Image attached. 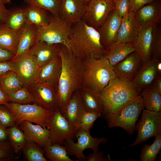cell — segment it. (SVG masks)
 <instances>
[{
    "mask_svg": "<svg viewBox=\"0 0 161 161\" xmlns=\"http://www.w3.org/2000/svg\"><path fill=\"white\" fill-rule=\"evenodd\" d=\"M59 55L62 61V69L57 91L58 107L62 108L75 91L82 87V61L73 54L71 49L61 44Z\"/></svg>",
    "mask_w": 161,
    "mask_h": 161,
    "instance_id": "obj_1",
    "label": "cell"
},
{
    "mask_svg": "<svg viewBox=\"0 0 161 161\" xmlns=\"http://www.w3.org/2000/svg\"><path fill=\"white\" fill-rule=\"evenodd\" d=\"M70 38L71 50L82 61L103 56L105 49L101 43L99 32L84 21L72 25Z\"/></svg>",
    "mask_w": 161,
    "mask_h": 161,
    "instance_id": "obj_2",
    "label": "cell"
},
{
    "mask_svg": "<svg viewBox=\"0 0 161 161\" xmlns=\"http://www.w3.org/2000/svg\"><path fill=\"white\" fill-rule=\"evenodd\" d=\"M100 94L103 106L102 114L105 116L140 93L133 87L131 82L123 81L116 76L110 80Z\"/></svg>",
    "mask_w": 161,
    "mask_h": 161,
    "instance_id": "obj_3",
    "label": "cell"
},
{
    "mask_svg": "<svg viewBox=\"0 0 161 161\" xmlns=\"http://www.w3.org/2000/svg\"><path fill=\"white\" fill-rule=\"evenodd\" d=\"M82 61L83 87L100 93L111 80L116 77L113 66L104 56L90 58Z\"/></svg>",
    "mask_w": 161,
    "mask_h": 161,
    "instance_id": "obj_4",
    "label": "cell"
},
{
    "mask_svg": "<svg viewBox=\"0 0 161 161\" xmlns=\"http://www.w3.org/2000/svg\"><path fill=\"white\" fill-rule=\"evenodd\" d=\"M144 109L140 94L126 102L115 111L104 116L108 127H120L129 134H132L135 130L136 122Z\"/></svg>",
    "mask_w": 161,
    "mask_h": 161,
    "instance_id": "obj_5",
    "label": "cell"
},
{
    "mask_svg": "<svg viewBox=\"0 0 161 161\" xmlns=\"http://www.w3.org/2000/svg\"><path fill=\"white\" fill-rule=\"evenodd\" d=\"M72 25L59 17L49 16L48 24L38 30L36 43L42 41L50 44H60L71 49L70 37Z\"/></svg>",
    "mask_w": 161,
    "mask_h": 161,
    "instance_id": "obj_6",
    "label": "cell"
},
{
    "mask_svg": "<svg viewBox=\"0 0 161 161\" xmlns=\"http://www.w3.org/2000/svg\"><path fill=\"white\" fill-rule=\"evenodd\" d=\"M5 105L14 115L15 125L17 126L26 120L46 128L47 120L54 112L35 103L32 104H22L9 102Z\"/></svg>",
    "mask_w": 161,
    "mask_h": 161,
    "instance_id": "obj_7",
    "label": "cell"
},
{
    "mask_svg": "<svg viewBox=\"0 0 161 161\" xmlns=\"http://www.w3.org/2000/svg\"><path fill=\"white\" fill-rule=\"evenodd\" d=\"M78 139L75 143L73 139L66 140L64 145L68 155L75 156L77 161H86V157L83 154L84 151L87 148L92 149L94 152L98 151V147L101 143H105L108 141L104 137H94L92 136L90 131L78 129L75 133Z\"/></svg>",
    "mask_w": 161,
    "mask_h": 161,
    "instance_id": "obj_8",
    "label": "cell"
},
{
    "mask_svg": "<svg viewBox=\"0 0 161 161\" xmlns=\"http://www.w3.org/2000/svg\"><path fill=\"white\" fill-rule=\"evenodd\" d=\"M135 129L138 131L137 138L128 147L136 146L161 134V112L150 111L144 108L141 119L135 125Z\"/></svg>",
    "mask_w": 161,
    "mask_h": 161,
    "instance_id": "obj_9",
    "label": "cell"
},
{
    "mask_svg": "<svg viewBox=\"0 0 161 161\" xmlns=\"http://www.w3.org/2000/svg\"><path fill=\"white\" fill-rule=\"evenodd\" d=\"M114 4V0H90L86 4L82 20L97 30L112 12Z\"/></svg>",
    "mask_w": 161,
    "mask_h": 161,
    "instance_id": "obj_10",
    "label": "cell"
},
{
    "mask_svg": "<svg viewBox=\"0 0 161 161\" xmlns=\"http://www.w3.org/2000/svg\"><path fill=\"white\" fill-rule=\"evenodd\" d=\"M27 87L35 103L51 112L59 108L57 88L53 84L38 80Z\"/></svg>",
    "mask_w": 161,
    "mask_h": 161,
    "instance_id": "obj_11",
    "label": "cell"
},
{
    "mask_svg": "<svg viewBox=\"0 0 161 161\" xmlns=\"http://www.w3.org/2000/svg\"><path fill=\"white\" fill-rule=\"evenodd\" d=\"M47 128L49 131L52 144L63 145L66 140L75 139L73 128L57 109L46 123Z\"/></svg>",
    "mask_w": 161,
    "mask_h": 161,
    "instance_id": "obj_12",
    "label": "cell"
},
{
    "mask_svg": "<svg viewBox=\"0 0 161 161\" xmlns=\"http://www.w3.org/2000/svg\"><path fill=\"white\" fill-rule=\"evenodd\" d=\"M14 70L27 87L38 80L41 67L38 64L30 50L25 54L11 61Z\"/></svg>",
    "mask_w": 161,
    "mask_h": 161,
    "instance_id": "obj_13",
    "label": "cell"
},
{
    "mask_svg": "<svg viewBox=\"0 0 161 161\" xmlns=\"http://www.w3.org/2000/svg\"><path fill=\"white\" fill-rule=\"evenodd\" d=\"M60 109L61 114L68 121L75 133L82 116L86 111L80 90L75 91L67 103Z\"/></svg>",
    "mask_w": 161,
    "mask_h": 161,
    "instance_id": "obj_14",
    "label": "cell"
},
{
    "mask_svg": "<svg viewBox=\"0 0 161 161\" xmlns=\"http://www.w3.org/2000/svg\"><path fill=\"white\" fill-rule=\"evenodd\" d=\"M135 15L141 30L160 24L161 21V0H155L143 6L137 10Z\"/></svg>",
    "mask_w": 161,
    "mask_h": 161,
    "instance_id": "obj_15",
    "label": "cell"
},
{
    "mask_svg": "<svg viewBox=\"0 0 161 161\" xmlns=\"http://www.w3.org/2000/svg\"><path fill=\"white\" fill-rule=\"evenodd\" d=\"M152 58L142 63L131 83L133 87L140 93L145 88L151 85L158 74L157 64L159 60Z\"/></svg>",
    "mask_w": 161,
    "mask_h": 161,
    "instance_id": "obj_16",
    "label": "cell"
},
{
    "mask_svg": "<svg viewBox=\"0 0 161 161\" xmlns=\"http://www.w3.org/2000/svg\"><path fill=\"white\" fill-rule=\"evenodd\" d=\"M142 63L136 51L133 52L113 66L117 77L123 81L131 82L134 79Z\"/></svg>",
    "mask_w": 161,
    "mask_h": 161,
    "instance_id": "obj_17",
    "label": "cell"
},
{
    "mask_svg": "<svg viewBox=\"0 0 161 161\" xmlns=\"http://www.w3.org/2000/svg\"><path fill=\"white\" fill-rule=\"evenodd\" d=\"M19 126L27 141L34 142L43 148L52 145L50 133L47 128L26 120Z\"/></svg>",
    "mask_w": 161,
    "mask_h": 161,
    "instance_id": "obj_18",
    "label": "cell"
},
{
    "mask_svg": "<svg viewBox=\"0 0 161 161\" xmlns=\"http://www.w3.org/2000/svg\"><path fill=\"white\" fill-rule=\"evenodd\" d=\"M141 29L135 13H129L121 18L116 41L134 44L138 39Z\"/></svg>",
    "mask_w": 161,
    "mask_h": 161,
    "instance_id": "obj_19",
    "label": "cell"
},
{
    "mask_svg": "<svg viewBox=\"0 0 161 161\" xmlns=\"http://www.w3.org/2000/svg\"><path fill=\"white\" fill-rule=\"evenodd\" d=\"M121 18L114 10L104 23L97 30L101 43L105 49L117 41Z\"/></svg>",
    "mask_w": 161,
    "mask_h": 161,
    "instance_id": "obj_20",
    "label": "cell"
},
{
    "mask_svg": "<svg viewBox=\"0 0 161 161\" xmlns=\"http://www.w3.org/2000/svg\"><path fill=\"white\" fill-rule=\"evenodd\" d=\"M86 4L83 0H61L59 17L73 24L82 20Z\"/></svg>",
    "mask_w": 161,
    "mask_h": 161,
    "instance_id": "obj_21",
    "label": "cell"
},
{
    "mask_svg": "<svg viewBox=\"0 0 161 161\" xmlns=\"http://www.w3.org/2000/svg\"><path fill=\"white\" fill-rule=\"evenodd\" d=\"M61 45L60 44H50L39 41L30 50L38 65L41 67L59 55Z\"/></svg>",
    "mask_w": 161,
    "mask_h": 161,
    "instance_id": "obj_22",
    "label": "cell"
},
{
    "mask_svg": "<svg viewBox=\"0 0 161 161\" xmlns=\"http://www.w3.org/2000/svg\"><path fill=\"white\" fill-rule=\"evenodd\" d=\"M38 33V28L35 25L27 24L25 25L20 31L16 52L12 60L30 50L36 42Z\"/></svg>",
    "mask_w": 161,
    "mask_h": 161,
    "instance_id": "obj_23",
    "label": "cell"
},
{
    "mask_svg": "<svg viewBox=\"0 0 161 161\" xmlns=\"http://www.w3.org/2000/svg\"><path fill=\"white\" fill-rule=\"evenodd\" d=\"M153 26H149L141 30L139 36L134 44L136 51L142 64L151 59L152 43Z\"/></svg>",
    "mask_w": 161,
    "mask_h": 161,
    "instance_id": "obj_24",
    "label": "cell"
},
{
    "mask_svg": "<svg viewBox=\"0 0 161 161\" xmlns=\"http://www.w3.org/2000/svg\"><path fill=\"white\" fill-rule=\"evenodd\" d=\"M134 51V44L116 41L105 49L103 56L110 64L114 66Z\"/></svg>",
    "mask_w": 161,
    "mask_h": 161,
    "instance_id": "obj_25",
    "label": "cell"
},
{
    "mask_svg": "<svg viewBox=\"0 0 161 161\" xmlns=\"http://www.w3.org/2000/svg\"><path fill=\"white\" fill-rule=\"evenodd\" d=\"M62 65L61 60L60 56L58 55L54 58L41 67L38 80L51 83L57 88Z\"/></svg>",
    "mask_w": 161,
    "mask_h": 161,
    "instance_id": "obj_26",
    "label": "cell"
},
{
    "mask_svg": "<svg viewBox=\"0 0 161 161\" xmlns=\"http://www.w3.org/2000/svg\"><path fill=\"white\" fill-rule=\"evenodd\" d=\"M80 92L86 111L102 114L103 106L100 93L83 86Z\"/></svg>",
    "mask_w": 161,
    "mask_h": 161,
    "instance_id": "obj_27",
    "label": "cell"
},
{
    "mask_svg": "<svg viewBox=\"0 0 161 161\" xmlns=\"http://www.w3.org/2000/svg\"><path fill=\"white\" fill-rule=\"evenodd\" d=\"M27 24L35 25L38 30L48 23L49 16L46 10L40 7L28 4L24 7Z\"/></svg>",
    "mask_w": 161,
    "mask_h": 161,
    "instance_id": "obj_28",
    "label": "cell"
},
{
    "mask_svg": "<svg viewBox=\"0 0 161 161\" xmlns=\"http://www.w3.org/2000/svg\"><path fill=\"white\" fill-rule=\"evenodd\" d=\"M144 108L156 112L161 111V94L151 85L144 89L140 92Z\"/></svg>",
    "mask_w": 161,
    "mask_h": 161,
    "instance_id": "obj_29",
    "label": "cell"
},
{
    "mask_svg": "<svg viewBox=\"0 0 161 161\" xmlns=\"http://www.w3.org/2000/svg\"><path fill=\"white\" fill-rule=\"evenodd\" d=\"M20 31L14 30L5 25L0 30V47L15 55Z\"/></svg>",
    "mask_w": 161,
    "mask_h": 161,
    "instance_id": "obj_30",
    "label": "cell"
},
{
    "mask_svg": "<svg viewBox=\"0 0 161 161\" xmlns=\"http://www.w3.org/2000/svg\"><path fill=\"white\" fill-rule=\"evenodd\" d=\"M23 85L19 77L13 71L8 72L0 76V87L8 96Z\"/></svg>",
    "mask_w": 161,
    "mask_h": 161,
    "instance_id": "obj_31",
    "label": "cell"
},
{
    "mask_svg": "<svg viewBox=\"0 0 161 161\" xmlns=\"http://www.w3.org/2000/svg\"><path fill=\"white\" fill-rule=\"evenodd\" d=\"M26 23L24 7H19L9 10V14L5 24L6 26L13 30L20 31Z\"/></svg>",
    "mask_w": 161,
    "mask_h": 161,
    "instance_id": "obj_32",
    "label": "cell"
},
{
    "mask_svg": "<svg viewBox=\"0 0 161 161\" xmlns=\"http://www.w3.org/2000/svg\"><path fill=\"white\" fill-rule=\"evenodd\" d=\"M8 140L14 153L22 150L27 140L22 131L15 125L7 128Z\"/></svg>",
    "mask_w": 161,
    "mask_h": 161,
    "instance_id": "obj_33",
    "label": "cell"
},
{
    "mask_svg": "<svg viewBox=\"0 0 161 161\" xmlns=\"http://www.w3.org/2000/svg\"><path fill=\"white\" fill-rule=\"evenodd\" d=\"M63 145L55 144L43 148L45 157L51 161H74L69 157Z\"/></svg>",
    "mask_w": 161,
    "mask_h": 161,
    "instance_id": "obj_34",
    "label": "cell"
},
{
    "mask_svg": "<svg viewBox=\"0 0 161 161\" xmlns=\"http://www.w3.org/2000/svg\"><path fill=\"white\" fill-rule=\"evenodd\" d=\"M154 143L151 145L144 144L141 151L140 160L155 161L161 148V134L155 136Z\"/></svg>",
    "mask_w": 161,
    "mask_h": 161,
    "instance_id": "obj_35",
    "label": "cell"
},
{
    "mask_svg": "<svg viewBox=\"0 0 161 161\" xmlns=\"http://www.w3.org/2000/svg\"><path fill=\"white\" fill-rule=\"evenodd\" d=\"M22 150L28 161H47L44 156L43 148L37 143L27 141Z\"/></svg>",
    "mask_w": 161,
    "mask_h": 161,
    "instance_id": "obj_36",
    "label": "cell"
},
{
    "mask_svg": "<svg viewBox=\"0 0 161 161\" xmlns=\"http://www.w3.org/2000/svg\"><path fill=\"white\" fill-rule=\"evenodd\" d=\"M28 4L37 6L59 17L61 0H24Z\"/></svg>",
    "mask_w": 161,
    "mask_h": 161,
    "instance_id": "obj_37",
    "label": "cell"
},
{
    "mask_svg": "<svg viewBox=\"0 0 161 161\" xmlns=\"http://www.w3.org/2000/svg\"><path fill=\"white\" fill-rule=\"evenodd\" d=\"M9 101L20 104L34 102L33 97L27 87L23 86L9 96Z\"/></svg>",
    "mask_w": 161,
    "mask_h": 161,
    "instance_id": "obj_38",
    "label": "cell"
},
{
    "mask_svg": "<svg viewBox=\"0 0 161 161\" xmlns=\"http://www.w3.org/2000/svg\"><path fill=\"white\" fill-rule=\"evenodd\" d=\"M161 60V27L160 24L153 27L151 57Z\"/></svg>",
    "mask_w": 161,
    "mask_h": 161,
    "instance_id": "obj_39",
    "label": "cell"
},
{
    "mask_svg": "<svg viewBox=\"0 0 161 161\" xmlns=\"http://www.w3.org/2000/svg\"><path fill=\"white\" fill-rule=\"evenodd\" d=\"M101 115L102 114L101 113L87 112L86 111L82 116L76 131L78 129H81L90 131V130L92 128L94 122L97 118L100 117Z\"/></svg>",
    "mask_w": 161,
    "mask_h": 161,
    "instance_id": "obj_40",
    "label": "cell"
},
{
    "mask_svg": "<svg viewBox=\"0 0 161 161\" xmlns=\"http://www.w3.org/2000/svg\"><path fill=\"white\" fill-rule=\"evenodd\" d=\"M0 123L7 128L15 125V117L5 105H0Z\"/></svg>",
    "mask_w": 161,
    "mask_h": 161,
    "instance_id": "obj_41",
    "label": "cell"
},
{
    "mask_svg": "<svg viewBox=\"0 0 161 161\" xmlns=\"http://www.w3.org/2000/svg\"><path fill=\"white\" fill-rule=\"evenodd\" d=\"M14 153L9 142H0V161H8L18 158L13 156Z\"/></svg>",
    "mask_w": 161,
    "mask_h": 161,
    "instance_id": "obj_42",
    "label": "cell"
},
{
    "mask_svg": "<svg viewBox=\"0 0 161 161\" xmlns=\"http://www.w3.org/2000/svg\"><path fill=\"white\" fill-rule=\"evenodd\" d=\"M130 7L129 0L115 1L114 10L121 18L128 13Z\"/></svg>",
    "mask_w": 161,
    "mask_h": 161,
    "instance_id": "obj_43",
    "label": "cell"
},
{
    "mask_svg": "<svg viewBox=\"0 0 161 161\" xmlns=\"http://www.w3.org/2000/svg\"><path fill=\"white\" fill-rule=\"evenodd\" d=\"M86 161H111V159L109 155L108 156H104L103 152L101 151L91 153L86 157Z\"/></svg>",
    "mask_w": 161,
    "mask_h": 161,
    "instance_id": "obj_44",
    "label": "cell"
},
{
    "mask_svg": "<svg viewBox=\"0 0 161 161\" xmlns=\"http://www.w3.org/2000/svg\"><path fill=\"white\" fill-rule=\"evenodd\" d=\"M155 0H129L130 7L129 13H135L143 6Z\"/></svg>",
    "mask_w": 161,
    "mask_h": 161,
    "instance_id": "obj_45",
    "label": "cell"
},
{
    "mask_svg": "<svg viewBox=\"0 0 161 161\" xmlns=\"http://www.w3.org/2000/svg\"><path fill=\"white\" fill-rule=\"evenodd\" d=\"M14 70V65L11 61H0V76L8 72Z\"/></svg>",
    "mask_w": 161,
    "mask_h": 161,
    "instance_id": "obj_46",
    "label": "cell"
},
{
    "mask_svg": "<svg viewBox=\"0 0 161 161\" xmlns=\"http://www.w3.org/2000/svg\"><path fill=\"white\" fill-rule=\"evenodd\" d=\"M15 55L13 52L0 47V61H11Z\"/></svg>",
    "mask_w": 161,
    "mask_h": 161,
    "instance_id": "obj_47",
    "label": "cell"
},
{
    "mask_svg": "<svg viewBox=\"0 0 161 161\" xmlns=\"http://www.w3.org/2000/svg\"><path fill=\"white\" fill-rule=\"evenodd\" d=\"M9 13V10L7 8L5 4L0 2V21L5 24Z\"/></svg>",
    "mask_w": 161,
    "mask_h": 161,
    "instance_id": "obj_48",
    "label": "cell"
},
{
    "mask_svg": "<svg viewBox=\"0 0 161 161\" xmlns=\"http://www.w3.org/2000/svg\"><path fill=\"white\" fill-rule=\"evenodd\" d=\"M8 140L7 128L0 123V142H6Z\"/></svg>",
    "mask_w": 161,
    "mask_h": 161,
    "instance_id": "obj_49",
    "label": "cell"
},
{
    "mask_svg": "<svg viewBox=\"0 0 161 161\" xmlns=\"http://www.w3.org/2000/svg\"><path fill=\"white\" fill-rule=\"evenodd\" d=\"M151 85L161 94V74L157 75Z\"/></svg>",
    "mask_w": 161,
    "mask_h": 161,
    "instance_id": "obj_50",
    "label": "cell"
},
{
    "mask_svg": "<svg viewBox=\"0 0 161 161\" xmlns=\"http://www.w3.org/2000/svg\"><path fill=\"white\" fill-rule=\"evenodd\" d=\"M9 102V96L3 91L0 87V105H6Z\"/></svg>",
    "mask_w": 161,
    "mask_h": 161,
    "instance_id": "obj_51",
    "label": "cell"
},
{
    "mask_svg": "<svg viewBox=\"0 0 161 161\" xmlns=\"http://www.w3.org/2000/svg\"><path fill=\"white\" fill-rule=\"evenodd\" d=\"M157 69L158 74H161V61L159 60L157 64Z\"/></svg>",
    "mask_w": 161,
    "mask_h": 161,
    "instance_id": "obj_52",
    "label": "cell"
},
{
    "mask_svg": "<svg viewBox=\"0 0 161 161\" xmlns=\"http://www.w3.org/2000/svg\"><path fill=\"white\" fill-rule=\"evenodd\" d=\"M11 0H0V2L4 4H8L10 3Z\"/></svg>",
    "mask_w": 161,
    "mask_h": 161,
    "instance_id": "obj_53",
    "label": "cell"
},
{
    "mask_svg": "<svg viewBox=\"0 0 161 161\" xmlns=\"http://www.w3.org/2000/svg\"><path fill=\"white\" fill-rule=\"evenodd\" d=\"M5 26V24L0 21V30Z\"/></svg>",
    "mask_w": 161,
    "mask_h": 161,
    "instance_id": "obj_54",
    "label": "cell"
},
{
    "mask_svg": "<svg viewBox=\"0 0 161 161\" xmlns=\"http://www.w3.org/2000/svg\"><path fill=\"white\" fill-rule=\"evenodd\" d=\"M83 0L86 4L87 3H88L89 2V1L90 0Z\"/></svg>",
    "mask_w": 161,
    "mask_h": 161,
    "instance_id": "obj_55",
    "label": "cell"
},
{
    "mask_svg": "<svg viewBox=\"0 0 161 161\" xmlns=\"http://www.w3.org/2000/svg\"><path fill=\"white\" fill-rule=\"evenodd\" d=\"M114 0L115 1V0Z\"/></svg>",
    "mask_w": 161,
    "mask_h": 161,
    "instance_id": "obj_56",
    "label": "cell"
}]
</instances>
